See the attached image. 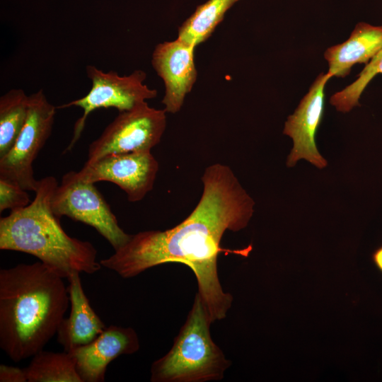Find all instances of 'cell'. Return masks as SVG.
Instances as JSON below:
<instances>
[{"instance_id": "6da1fadb", "label": "cell", "mask_w": 382, "mask_h": 382, "mask_svg": "<svg viewBox=\"0 0 382 382\" xmlns=\"http://www.w3.org/2000/svg\"><path fill=\"white\" fill-rule=\"evenodd\" d=\"M202 181L201 198L181 223L166 231L131 235L126 244L100 263L125 279L164 263L185 265L195 275L197 292L214 323L226 317L233 302L219 279V253L248 257L253 250L251 245L240 250L224 249L221 238L227 230L236 232L247 226L255 202L228 166L216 163L208 166Z\"/></svg>"}, {"instance_id": "7a4b0ae2", "label": "cell", "mask_w": 382, "mask_h": 382, "mask_svg": "<svg viewBox=\"0 0 382 382\" xmlns=\"http://www.w3.org/2000/svg\"><path fill=\"white\" fill-rule=\"evenodd\" d=\"M69 296L63 278L41 262L0 270V347L18 362L57 334Z\"/></svg>"}, {"instance_id": "3957f363", "label": "cell", "mask_w": 382, "mask_h": 382, "mask_svg": "<svg viewBox=\"0 0 382 382\" xmlns=\"http://www.w3.org/2000/svg\"><path fill=\"white\" fill-rule=\"evenodd\" d=\"M57 185L53 176L38 180L30 203L1 217L0 249L33 255L63 279L74 272L93 274L102 267L96 249L89 241L69 236L52 210Z\"/></svg>"}, {"instance_id": "277c9868", "label": "cell", "mask_w": 382, "mask_h": 382, "mask_svg": "<svg viewBox=\"0 0 382 382\" xmlns=\"http://www.w3.org/2000/svg\"><path fill=\"white\" fill-rule=\"evenodd\" d=\"M212 320L197 292L171 349L151 366L152 382L220 381L231 365L212 340Z\"/></svg>"}, {"instance_id": "5b68a950", "label": "cell", "mask_w": 382, "mask_h": 382, "mask_svg": "<svg viewBox=\"0 0 382 382\" xmlns=\"http://www.w3.org/2000/svg\"><path fill=\"white\" fill-rule=\"evenodd\" d=\"M94 184L83 180L78 171L65 173L52 197V210L58 219L65 216L94 228L116 250L128 242L131 235L120 226Z\"/></svg>"}, {"instance_id": "8992f818", "label": "cell", "mask_w": 382, "mask_h": 382, "mask_svg": "<svg viewBox=\"0 0 382 382\" xmlns=\"http://www.w3.org/2000/svg\"><path fill=\"white\" fill-rule=\"evenodd\" d=\"M91 88L83 97L57 107L66 108L76 106L83 110L82 115L76 121L71 140L64 151H71L81 136L88 115L100 108H114L120 112L133 109L146 100L154 98L157 91L144 83L146 78L142 70H135L128 76H120L117 72H107L93 65L86 68Z\"/></svg>"}, {"instance_id": "52a82bcc", "label": "cell", "mask_w": 382, "mask_h": 382, "mask_svg": "<svg viewBox=\"0 0 382 382\" xmlns=\"http://www.w3.org/2000/svg\"><path fill=\"white\" fill-rule=\"evenodd\" d=\"M57 108L42 88L29 96L25 123L14 146L0 158V179L35 191L38 180L34 177L33 164L52 133Z\"/></svg>"}, {"instance_id": "ba28073f", "label": "cell", "mask_w": 382, "mask_h": 382, "mask_svg": "<svg viewBox=\"0 0 382 382\" xmlns=\"http://www.w3.org/2000/svg\"><path fill=\"white\" fill-rule=\"evenodd\" d=\"M166 112L141 103L118 115L93 141L85 163L112 154L151 151L161 141L166 127Z\"/></svg>"}, {"instance_id": "9c48e42d", "label": "cell", "mask_w": 382, "mask_h": 382, "mask_svg": "<svg viewBox=\"0 0 382 382\" xmlns=\"http://www.w3.org/2000/svg\"><path fill=\"white\" fill-rule=\"evenodd\" d=\"M158 170V163L151 151L112 154L78 171L85 180L96 183H115L127 195L130 202L141 201L151 191Z\"/></svg>"}, {"instance_id": "30bf717a", "label": "cell", "mask_w": 382, "mask_h": 382, "mask_svg": "<svg viewBox=\"0 0 382 382\" xmlns=\"http://www.w3.org/2000/svg\"><path fill=\"white\" fill-rule=\"evenodd\" d=\"M330 78L328 72L320 73L294 112L287 117L283 134L291 137L294 143L287 157L288 167L294 166L300 159L308 161L319 169L328 165L317 149L316 135L323 117L325 87Z\"/></svg>"}, {"instance_id": "8fae6325", "label": "cell", "mask_w": 382, "mask_h": 382, "mask_svg": "<svg viewBox=\"0 0 382 382\" xmlns=\"http://www.w3.org/2000/svg\"><path fill=\"white\" fill-rule=\"evenodd\" d=\"M195 47L179 39L156 45L151 64L165 84L162 100L166 112L175 113L181 109L186 95L197 79L194 62Z\"/></svg>"}, {"instance_id": "7c38bea8", "label": "cell", "mask_w": 382, "mask_h": 382, "mask_svg": "<svg viewBox=\"0 0 382 382\" xmlns=\"http://www.w3.org/2000/svg\"><path fill=\"white\" fill-rule=\"evenodd\" d=\"M140 347L139 337L130 327L110 325L91 342L69 352L83 382H103L108 364L123 354H132Z\"/></svg>"}, {"instance_id": "4fadbf2b", "label": "cell", "mask_w": 382, "mask_h": 382, "mask_svg": "<svg viewBox=\"0 0 382 382\" xmlns=\"http://www.w3.org/2000/svg\"><path fill=\"white\" fill-rule=\"evenodd\" d=\"M71 312L62 320L57 335L64 351L87 345L107 328L91 307L82 286L80 273L74 272L67 278Z\"/></svg>"}, {"instance_id": "5bb4252c", "label": "cell", "mask_w": 382, "mask_h": 382, "mask_svg": "<svg viewBox=\"0 0 382 382\" xmlns=\"http://www.w3.org/2000/svg\"><path fill=\"white\" fill-rule=\"evenodd\" d=\"M382 49V25L357 23L349 38L328 47L324 58L328 64V74L344 78L356 64H368Z\"/></svg>"}, {"instance_id": "9a60e30c", "label": "cell", "mask_w": 382, "mask_h": 382, "mask_svg": "<svg viewBox=\"0 0 382 382\" xmlns=\"http://www.w3.org/2000/svg\"><path fill=\"white\" fill-rule=\"evenodd\" d=\"M24 368L28 382H83L68 352L39 351Z\"/></svg>"}, {"instance_id": "2e32d148", "label": "cell", "mask_w": 382, "mask_h": 382, "mask_svg": "<svg viewBox=\"0 0 382 382\" xmlns=\"http://www.w3.org/2000/svg\"><path fill=\"white\" fill-rule=\"evenodd\" d=\"M238 1L208 0L199 5L179 28L178 39L195 47L204 42Z\"/></svg>"}, {"instance_id": "e0dca14e", "label": "cell", "mask_w": 382, "mask_h": 382, "mask_svg": "<svg viewBox=\"0 0 382 382\" xmlns=\"http://www.w3.org/2000/svg\"><path fill=\"white\" fill-rule=\"evenodd\" d=\"M29 96L13 88L0 98V158L14 146L27 119Z\"/></svg>"}, {"instance_id": "ac0fdd59", "label": "cell", "mask_w": 382, "mask_h": 382, "mask_svg": "<svg viewBox=\"0 0 382 382\" xmlns=\"http://www.w3.org/2000/svg\"><path fill=\"white\" fill-rule=\"evenodd\" d=\"M378 74H382V49L366 64L353 83L330 97V103L337 111L345 113L356 106H360L359 100L362 93Z\"/></svg>"}, {"instance_id": "d6986e66", "label": "cell", "mask_w": 382, "mask_h": 382, "mask_svg": "<svg viewBox=\"0 0 382 382\" xmlns=\"http://www.w3.org/2000/svg\"><path fill=\"white\" fill-rule=\"evenodd\" d=\"M28 191L18 184L0 179V212L25 207L30 203Z\"/></svg>"}, {"instance_id": "ffe728a7", "label": "cell", "mask_w": 382, "mask_h": 382, "mask_svg": "<svg viewBox=\"0 0 382 382\" xmlns=\"http://www.w3.org/2000/svg\"><path fill=\"white\" fill-rule=\"evenodd\" d=\"M1 382H26L27 377L23 369L1 364L0 366Z\"/></svg>"}, {"instance_id": "44dd1931", "label": "cell", "mask_w": 382, "mask_h": 382, "mask_svg": "<svg viewBox=\"0 0 382 382\" xmlns=\"http://www.w3.org/2000/svg\"><path fill=\"white\" fill-rule=\"evenodd\" d=\"M371 258L376 267L382 273V245L374 251Z\"/></svg>"}]
</instances>
